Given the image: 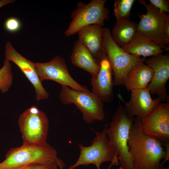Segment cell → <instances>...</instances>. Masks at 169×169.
Instances as JSON below:
<instances>
[{
  "label": "cell",
  "mask_w": 169,
  "mask_h": 169,
  "mask_svg": "<svg viewBox=\"0 0 169 169\" xmlns=\"http://www.w3.org/2000/svg\"><path fill=\"white\" fill-rule=\"evenodd\" d=\"M155 169H169V167L165 168V167H160L159 168H156Z\"/></svg>",
  "instance_id": "cell-29"
},
{
  "label": "cell",
  "mask_w": 169,
  "mask_h": 169,
  "mask_svg": "<svg viewBox=\"0 0 169 169\" xmlns=\"http://www.w3.org/2000/svg\"><path fill=\"white\" fill-rule=\"evenodd\" d=\"M103 27L95 24L84 27L77 33L79 39L89 50L100 64L102 59V40Z\"/></svg>",
  "instance_id": "cell-16"
},
{
  "label": "cell",
  "mask_w": 169,
  "mask_h": 169,
  "mask_svg": "<svg viewBox=\"0 0 169 169\" xmlns=\"http://www.w3.org/2000/svg\"><path fill=\"white\" fill-rule=\"evenodd\" d=\"M111 65L102 47L100 68L95 78L91 77V92L103 102L110 103L113 99V79Z\"/></svg>",
  "instance_id": "cell-15"
},
{
  "label": "cell",
  "mask_w": 169,
  "mask_h": 169,
  "mask_svg": "<svg viewBox=\"0 0 169 169\" xmlns=\"http://www.w3.org/2000/svg\"><path fill=\"white\" fill-rule=\"evenodd\" d=\"M13 74L10 61L5 59L0 69V90L3 93L8 91L12 85Z\"/></svg>",
  "instance_id": "cell-22"
},
{
  "label": "cell",
  "mask_w": 169,
  "mask_h": 169,
  "mask_svg": "<svg viewBox=\"0 0 169 169\" xmlns=\"http://www.w3.org/2000/svg\"><path fill=\"white\" fill-rule=\"evenodd\" d=\"M107 0H91L88 3L82 1L71 14L72 20L64 32L68 37L73 35L83 27L97 24L102 26L104 21L109 19V10L105 6Z\"/></svg>",
  "instance_id": "cell-7"
},
{
  "label": "cell",
  "mask_w": 169,
  "mask_h": 169,
  "mask_svg": "<svg viewBox=\"0 0 169 169\" xmlns=\"http://www.w3.org/2000/svg\"><path fill=\"white\" fill-rule=\"evenodd\" d=\"M59 98L64 105H75L87 123L102 121L105 119L103 102L91 92L76 90L61 85Z\"/></svg>",
  "instance_id": "cell-5"
},
{
  "label": "cell",
  "mask_w": 169,
  "mask_h": 169,
  "mask_svg": "<svg viewBox=\"0 0 169 169\" xmlns=\"http://www.w3.org/2000/svg\"><path fill=\"white\" fill-rule=\"evenodd\" d=\"M135 0H116L114 12L116 22L130 20L131 12Z\"/></svg>",
  "instance_id": "cell-21"
},
{
  "label": "cell",
  "mask_w": 169,
  "mask_h": 169,
  "mask_svg": "<svg viewBox=\"0 0 169 169\" xmlns=\"http://www.w3.org/2000/svg\"><path fill=\"white\" fill-rule=\"evenodd\" d=\"M143 4L147 12L145 14H139L140 21L137 24V31L143 34L165 50H168L164 34V24L168 14L161 12L151 3L144 0H139Z\"/></svg>",
  "instance_id": "cell-9"
},
{
  "label": "cell",
  "mask_w": 169,
  "mask_h": 169,
  "mask_svg": "<svg viewBox=\"0 0 169 169\" xmlns=\"http://www.w3.org/2000/svg\"><path fill=\"white\" fill-rule=\"evenodd\" d=\"M164 34L166 45H169V15H168L164 27Z\"/></svg>",
  "instance_id": "cell-26"
},
{
  "label": "cell",
  "mask_w": 169,
  "mask_h": 169,
  "mask_svg": "<svg viewBox=\"0 0 169 169\" xmlns=\"http://www.w3.org/2000/svg\"><path fill=\"white\" fill-rule=\"evenodd\" d=\"M5 29L11 33H16L21 29L22 24L20 20L14 17L7 18L4 23Z\"/></svg>",
  "instance_id": "cell-24"
},
{
  "label": "cell",
  "mask_w": 169,
  "mask_h": 169,
  "mask_svg": "<svg viewBox=\"0 0 169 169\" xmlns=\"http://www.w3.org/2000/svg\"><path fill=\"white\" fill-rule=\"evenodd\" d=\"M146 64L153 71V75L147 88L151 94H156L161 100L169 102L166 83L169 79V54L160 53L145 61Z\"/></svg>",
  "instance_id": "cell-13"
},
{
  "label": "cell",
  "mask_w": 169,
  "mask_h": 169,
  "mask_svg": "<svg viewBox=\"0 0 169 169\" xmlns=\"http://www.w3.org/2000/svg\"><path fill=\"white\" fill-rule=\"evenodd\" d=\"M141 123L144 133L157 138L163 146L169 143V102L160 103Z\"/></svg>",
  "instance_id": "cell-11"
},
{
  "label": "cell",
  "mask_w": 169,
  "mask_h": 169,
  "mask_svg": "<svg viewBox=\"0 0 169 169\" xmlns=\"http://www.w3.org/2000/svg\"><path fill=\"white\" fill-rule=\"evenodd\" d=\"M137 24L130 20L116 22L113 28L111 35L115 43L122 47L128 43L137 32Z\"/></svg>",
  "instance_id": "cell-20"
},
{
  "label": "cell",
  "mask_w": 169,
  "mask_h": 169,
  "mask_svg": "<svg viewBox=\"0 0 169 169\" xmlns=\"http://www.w3.org/2000/svg\"><path fill=\"white\" fill-rule=\"evenodd\" d=\"M102 47L106 53L114 76V85H123L125 78L136 65L145 62L144 59L134 56L124 50L113 39L110 29L103 28Z\"/></svg>",
  "instance_id": "cell-4"
},
{
  "label": "cell",
  "mask_w": 169,
  "mask_h": 169,
  "mask_svg": "<svg viewBox=\"0 0 169 169\" xmlns=\"http://www.w3.org/2000/svg\"><path fill=\"white\" fill-rule=\"evenodd\" d=\"M151 4L161 12H169V1L167 0H150Z\"/></svg>",
  "instance_id": "cell-25"
},
{
  "label": "cell",
  "mask_w": 169,
  "mask_h": 169,
  "mask_svg": "<svg viewBox=\"0 0 169 169\" xmlns=\"http://www.w3.org/2000/svg\"><path fill=\"white\" fill-rule=\"evenodd\" d=\"M71 63L90 73L95 78L99 70L100 64L89 50L78 40L75 41L70 56Z\"/></svg>",
  "instance_id": "cell-18"
},
{
  "label": "cell",
  "mask_w": 169,
  "mask_h": 169,
  "mask_svg": "<svg viewBox=\"0 0 169 169\" xmlns=\"http://www.w3.org/2000/svg\"><path fill=\"white\" fill-rule=\"evenodd\" d=\"M131 91V97L128 102L125 101L120 94H118V96L124 103L128 112L141 120L148 116L161 103V100L160 98H152L150 92L147 88Z\"/></svg>",
  "instance_id": "cell-14"
},
{
  "label": "cell",
  "mask_w": 169,
  "mask_h": 169,
  "mask_svg": "<svg viewBox=\"0 0 169 169\" xmlns=\"http://www.w3.org/2000/svg\"><path fill=\"white\" fill-rule=\"evenodd\" d=\"M35 65L42 82L52 80L76 90L90 92L87 88L79 84L72 78L69 72L65 60L59 55L55 56L47 62H36Z\"/></svg>",
  "instance_id": "cell-10"
},
{
  "label": "cell",
  "mask_w": 169,
  "mask_h": 169,
  "mask_svg": "<svg viewBox=\"0 0 169 169\" xmlns=\"http://www.w3.org/2000/svg\"><path fill=\"white\" fill-rule=\"evenodd\" d=\"M18 122L23 144L38 145L47 143L49 120L45 113L36 106L26 110L20 115Z\"/></svg>",
  "instance_id": "cell-8"
},
{
  "label": "cell",
  "mask_w": 169,
  "mask_h": 169,
  "mask_svg": "<svg viewBox=\"0 0 169 169\" xmlns=\"http://www.w3.org/2000/svg\"><path fill=\"white\" fill-rule=\"evenodd\" d=\"M49 161L56 162L60 169L65 166L58 158L55 149L47 142L38 145L22 144L7 151L5 159L0 162V169H14L34 162Z\"/></svg>",
  "instance_id": "cell-3"
},
{
  "label": "cell",
  "mask_w": 169,
  "mask_h": 169,
  "mask_svg": "<svg viewBox=\"0 0 169 169\" xmlns=\"http://www.w3.org/2000/svg\"><path fill=\"white\" fill-rule=\"evenodd\" d=\"M121 48L126 52L136 57L153 56L162 53L164 50L142 33L137 32L132 39Z\"/></svg>",
  "instance_id": "cell-17"
},
{
  "label": "cell",
  "mask_w": 169,
  "mask_h": 169,
  "mask_svg": "<svg viewBox=\"0 0 169 169\" xmlns=\"http://www.w3.org/2000/svg\"><path fill=\"white\" fill-rule=\"evenodd\" d=\"M144 62L137 64L126 74L123 85L128 90L146 88L151 81L153 70Z\"/></svg>",
  "instance_id": "cell-19"
},
{
  "label": "cell",
  "mask_w": 169,
  "mask_h": 169,
  "mask_svg": "<svg viewBox=\"0 0 169 169\" xmlns=\"http://www.w3.org/2000/svg\"><path fill=\"white\" fill-rule=\"evenodd\" d=\"M136 120L119 103L110 126L106 130L109 143L117 155L122 169H136L128 145L129 131Z\"/></svg>",
  "instance_id": "cell-2"
},
{
  "label": "cell",
  "mask_w": 169,
  "mask_h": 169,
  "mask_svg": "<svg viewBox=\"0 0 169 169\" xmlns=\"http://www.w3.org/2000/svg\"><path fill=\"white\" fill-rule=\"evenodd\" d=\"M107 127L106 125L101 132H95V136L90 146H85L80 143L78 144L80 150L79 158L68 169H74L80 166L91 164L95 165L97 169H100L101 164L106 161L111 162L112 165L119 164L118 156L108 142L106 132Z\"/></svg>",
  "instance_id": "cell-6"
},
{
  "label": "cell",
  "mask_w": 169,
  "mask_h": 169,
  "mask_svg": "<svg viewBox=\"0 0 169 169\" xmlns=\"http://www.w3.org/2000/svg\"><path fill=\"white\" fill-rule=\"evenodd\" d=\"M128 145L136 169H155L160 167L165 156L161 142L142 131L141 119L136 117L129 133Z\"/></svg>",
  "instance_id": "cell-1"
},
{
  "label": "cell",
  "mask_w": 169,
  "mask_h": 169,
  "mask_svg": "<svg viewBox=\"0 0 169 169\" xmlns=\"http://www.w3.org/2000/svg\"><path fill=\"white\" fill-rule=\"evenodd\" d=\"M165 147V156L163 161L160 164V167H162L163 164L169 159V143L166 144L164 145Z\"/></svg>",
  "instance_id": "cell-27"
},
{
  "label": "cell",
  "mask_w": 169,
  "mask_h": 169,
  "mask_svg": "<svg viewBox=\"0 0 169 169\" xmlns=\"http://www.w3.org/2000/svg\"><path fill=\"white\" fill-rule=\"evenodd\" d=\"M5 56L6 60L13 62L18 66L33 85L38 101L48 98L49 94L44 88L39 78L35 63L28 60L18 52L9 41L5 44Z\"/></svg>",
  "instance_id": "cell-12"
},
{
  "label": "cell",
  "mask_w": 169,
  "mask_h": 169,
  "mask_svg": "<svg viewBox=\"0 0 169 169\" xmlns=\"http://www.w3.org/2000/svg\"><path fill=\"white\" fill-rule=\"evenodd\" d=\"M58 166L54 161L38 162L14 169H58Z\"/></svg>",
  "instance_id": "cell-23"
},
{
  "label": "cell",
  "mask_w": 169,
  "mask_h": 169,
  "mask_svg": "<svg viewBox=\"0 0 169 169\" xmlns=\"http://www.w3.org/2000/svg\"><path fill=\"white\" fill-rule=\"evenodd\" d=\"M15 1L14 0H0V8L6 5L13 3Z\"/></svg>",
  "instance_id": "cell-28"
}]
</instances>
